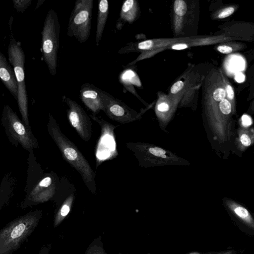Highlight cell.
<instances>
[{
  "instance_id": "obj_2",
  "label": "cell",
  "mask_w": 254,
  "mask_h": 254,
  "mask_svg": "<svg viewBox=\"0 0 254 254\" xmlns=\"http://www.w3.org/2000/svg\"><path fill=\"white\" fill-rule=\"evenodd\" d=\"M43 215L41 209L30 211L0 230V254H13L35 230Z\"/></svg>"
},
{
  "instance_id": "obj_9",
  "label": "cell",
  "mask_w": 254,
  "mask_h": 254,
  "mask_svg": "<svg viewBox=\"0 0 254 254\" xmlns=\"http://www.w3.org/2000/svg\"><path fill=\"white\" fill-rule=\"evenodd\" d=\"M63 101L67 106L66 115L69 122L80 138L88 141L92 134V123L84 109L75 101L64 95Z\"/></svg>"
},
{
  "instance_id": "obj_14",
  "label": "cell",
  "mask_w": 254,
  "mask_h": 254,
  "mask_svg": "<svg viewBox=\"0 0 254 254\" xmlns=\"http://www.w3.org/2000/svg\"><path fill=\"white\" fill-rule=\"evenodd\" d=\"M109 13V3L107 0H100L98 3L97 19L95 40L99 45Z\"/></svg>"
},
{
  "instance_id": "obj_22",
  "label": "cell",
  "mask_w": 254,
  "mask_h": 254,
  "mask_svg": "<svg viewBox=\"0 0 254 254\" xmlns=\"http://www.w3.org/2000/svg\"><path fill=\"white\" fill-rule=\"evenodd\" d=\"M225 95V90L222 88H218L214 91L213 97L215 101H221L224 99Z\"/></svg>"
},
{
  "instance_id": "obj_1",
  "label": "cell",
  "mask_w": 254,
  "mask_h": 254,
  "mask_svg": "<svg viewBox=\"0 0 254 254\" xmlns=\"http://www.w3.org/2000/svg\"><path fill=\"white\" fill-rule=\"evenodd\" d=\"M47 127L49 135L63 158L80 174L88 189L94 193L96 191L94 171L76 146L62 132L58 124L50 114Z\"/></svg>"
},
{
  "instance_id": "obj_33",
  "label": "cell",
  "mask_w": 254,
  "mask_h": 254,
  "mask_svg": "<svg viewBox=\"0 0 254 254\" xmlns=\"http://www.w3.org/2000/svg\"></svg>"
},
{
  "instance_id": "obj_16",
  "label": "cell",
  "mask_w": 254,
  "mask_h": 254,
  "mask_svg": "<svg viewBox=\"0 0 254 254\" xmlns=\"http://www.w3.org/2000/svg\"><path fill=\"white\" fill-rule=\"evenodd\" d=\"M227 205L240 218L246 222L252 227H254L253 218L251 214L246 208L232 201L228 202Z\"/></svg>"
},
{
  "instance_id": "obj_4",
  "label": "cell",
  "mask_w": 254,
  "mask_h": 254,
  "mask_svg": "<svg viewBox=\"0 0 254 254\" xmlns=\"http://www.w3.org/2000/svg\"><path fill=\"white\" fill-rule=\"evenodd\" d=\"M1 122L9 142L12 145L17 147L20 145L28 152L39 148L38 140L31 128L25 126L8 105L3 108Z\"/></svg>"
},
{
  "instance_id": "obj_11",
  "label": "cell",
  "mask_w": 254,
  "mask_h": 254,
  "mask_svg": "<svg viewBox=\"0 0 254 254\" xmlns=\"http://www.w3.org/2000/svg\"><path fill=\"white\" fill-rule=\"evenodd\" d=\"M139 7L136 0H125L121 6L119 18L115 28L116 32L122 30L127 24L134 22L138 17Z\"/></svg>"
},
{
  "instance_id": "obj_27",
  "label": "cell",
  "mask_w": 254,
  "mask_h": 254,
  "mask_svg": "<svg viewBox=\"0 0 254 254\" xmlns=\"http://www.w3.org/2000/svg\"><path fill=\"white\" fill-rule=\"evenodd\" d=\"M218 51L223 54H228L231 53L233 51L232 48L228 46L222 45L217 47Z\"/></svg>"
},
{
  "instance_id": "obj_24",
  "label": "cell",
  "mask_w": 254,
  "mask_h": 254,
  "mask_svg": "<svg viewBox=\"0 0 254 254\" xmlns=\"http://www.w3.org/2000/svg\"><path fill=\"white\" fill-rule=\"evenodd\" d=\"M234 8L233 7H229L223 9L218 15V18H224L231 15L234 12Z\"/></svg>"
},
{
  "instance_id": "obj_23",
  "label": "cell",
  "mask_w": 254,
  "mask_h": 254,
  "mask_svg": "<svg viewBox=\"0 0 254 254\" xmlns=\"http://www.w3.org/2000/svg\"><path fill=\"white\" fill-rule=\"evenodd\" d=\"M184 85V82L181 80L176 82L171 88V92L172 94H176L181 91Z\"/></svg>"
},
{
  "instance_id": "obj_26",
  "label": "cell",
  "mask_w": 254,
  "mask_h": 254,
  "mask_svg": "<svg viewBox=\"0 0 254 254\" xmlns=\"http://www.w3.org/2000/svg\"><path fill=\"white\" fill-rule=\"evenodd\" d=\"M242 125L245 127H249L252 124V120L251 117L246 114L242 117Z\"/></svg>"
},
{
  "instance_id": "obj_32",
  "label": "cell",
  "mask_w": 254,
  "mask_h": 254,
  "mask_svg": "<svg viewBox=\"0 0 254 254\" xmlns=\"http://www.w3.org/2000/svg\"><path fill=\"white\" fill-rule=\"evenodd\" d=\"M187 47L188 46L185 44H178L173 45L172 48L174 50H180L186 49Z\"/></svg>"
},
{
  "instance_id": "obj_19",
  "label": "cell",
  "mask_w": 254,
  "mask_h": 254,
  "mask_svg": "<svg viewBox=\"0 0 254 254\" xmlns=\"http://www.w3.org/2000/svg\"><path fill=\"white\" fill-rule=\"evenodd\" d=\"M147 149L149 153L154 156L163 158H167L168 157L166 155V151L163 149L157 147H150Z\"/></svg>"
},
{
  "instance_id": "obj_25",
  "label": "cell",
  "mask_w": 254,
  "mask_h": 254,
  "mask_svg": "<svg viewBox=\"0 0 254 254\" xmlns=\"http://www.w3.org/2000/svg\"><path fill=\"white\" fill-rule=\"evenodd\" d=\"M240 141L242 144L245 146H249L252 143L250 137L246 133H243L241 134L240 136Z\"/></svg>"
},
{
  "instance_id": "obj_5",
  "label": "cell",
  "mask_w": 254,
  "mask_h": 254,
  "mask_svg": "<svg viewBox=\"0 0 254 254\" xmlns=\"http://www.w3.org/2000/svg\"><path fill=\"white\" fill-rule=\"evenodd\" d=\"M9 61L13 67L17 85V103L22 117V121L26 127L31 128L29 124L27 94L25 82L24 64L25 55L21 44L15 39H11L8 46Z\"/></svg>"
},
{
  "instance_id": "obj_10",
  "label": "cell",
  "mask_w": 254,
  "mask_h": 254,
  "mask_svg": "<svg viewBox=\"0 0 254 254\" xmlns=\"http://www.w3.org/2000/svg\"><path fill=\"white\" fill-rule=\"evenodd\" d=\"M95 85L85 83L81 85L79 90L81 101L94 115L103 110L102 99Z\"/></svg>"
},
{
  "instance_id": "obj_17",
  "label": "cell",
  "mask_w": 254,
  "mask_h": 254,
  "mask_svg": "<svg viewBox=\"0 0 254 254\" xmlns=\"http://www.w3.org/2000/svg\"><path fill=\"white\" fill-rule=\"evenodd\" d=\"M84 254H107L103 248L102 237L100 235L91 242Z\"/></svg>"
},
{
  "instance_id": "obj_3",
  "label": "cell",
  "mask_w": 254,
  "mask_h": 254,
  "mask_svg": "<svg viewBox=\"0 0 254 254\" xmlns=\"http://www.w3.org/2000/svg\"><path fill=\"white\" fill-rule=\"evenodd\" d=\"M60 28L57 12L53 9H50L44 21L41 43L43 59L53 76L57 72Z\"/></svg>"
},
{
  "instance_id": "obj_28",
  "label": "cell",
  "mask_w": 254,
  "mask_h": 254,
  "mask_svg": "<svg viewBox=\"0 0 254 254\" xmlns=\"http://www.w3.org/2000/svg\"><path fill=\"white\" fill-rule=\"evenodd\" d=\"M169 109V107L168 104L165 102L160 103L157 106L158 110L161 112L168 111Z\"/></svg>"
},
{
  "instance_id": "obj_29",
  "label": "cell",
  "mask_w": 254,
  "mask_h": 254,
  "mask_svg": "<svg viewBox=\"0 0 254 254\" xmlns=\"http://www.w3.org/2000/svg\"><path fill=\"white\" fill-rule=\"evenodd\" d=\"M51 249V244L44 246L41 248L38 254H48Z\"/></svg>"
},
{
  "instance_id": "obj_31",
  "label": "cell",
  "mask_w": 254,
  "mask_h": 254,
  "mask_svg": "<svg viewBox=\"0 0 254 254\" xmlns=\"http://www.w3.org/2000/svg\"><path fill=\"white\" fill-rule=\"evenodd\" d=\"M235 78L237 82L241 83L245 80V75L242 73L239 72L236 75Z\"/></svg>"
},
{
  "instance_id": "obj_13",
  "label": "cell",
  "mask_w": 254,
  "mask_h": 254,
  "mask_svg": "<svg viewBox=\"0 0 254 254\" xmlns=\"http://www.w3.org/2000/svg\"><path fill=\"white\" fill-rule=\"evenodd\" d=\"M16 179L11 172L6 173L0 182V210L7 205L14 195Z\"/></svg>"
},
{
  "instance_id": "obj_6",
  "label": "cell",
  "mask_w": 254,
  "mask_h": 254,
  "mask_svg": "<svg viewBox=\"0 0 254 254\" xmlns=\"http://www.w3.org/2000/svg\"><path fill=\"white\" fill-rule=\"evenodd\" d=\"M56 190L55 177L52 173L44 174L42 170L26 180V194L19 207L25 209L48 201L54 197Z\"/></svg>"
},
{
  "instance_id": "obj_15",
  "label": "cell",
  "mask_w": 254,
  "mask_h": 254,
  "mask_svg": "<svg viewBox=\"0 0 254 254\" xmlns=\"http://www.w3.org/2000/svg\"><path fill=\"white\" fill-rule=\"evenodd\" d=\"M74 200V195H70L63 202L57 211L54 220V227H58L69 213Z\"/></svg>"
},
{
  "instance_id": "obj_20",
  "label": "cell",
  "mask_w": 254,
  "mask_h": 254,
  "mask_svg": "<svg viewBox=\"0 0 254 254\" xmlns=\"http://www.w3.org/2000/svg\"><path fill=\"white\" fill-rule=\"evenodd\" d=\"M219 108L223 114L228 115L231 112V104L227 99H224L219 103Z\"/></svg>"
},
{
  "instance_id": "obj_7",
  "label": "cell",
  "mask_w": 254,
  "mask_h": 254,
  "mask_svg": "<svg viewBox=\"0 0 254 254\" xmlns=\"http://www.w3.org/2000/svg\"><path fill=\"white\" fill-rule=\"evenodd\" d=\"M93 5V0H77L71 12L66 33L80 43L90 37Z\"/></svg>"
},
{
  "instance_id": "obj_21",
  "label": "cell",
  "mask_w": 254,
  "mask_h": 254,
  "mask_svg": "<svg viewBox=\"0 0 254 254\" xmlns=\"http://www.w3.org/2000/svg\"><path fill=\"white\" fill-rule=\"evenodd\" d=\"M14 6L18 11H23L30 4L31 0H13Z\"/></svg>"
},
{
  "instance_id": "obj_30",
  "label": "cell",
  "mask_w": 254,
  "mask_h": 254,
  "mask_svg": "<svg viewBox=\"0 0 254 254\" xmlns=\"http://www.w3.org/2000/svg\"><path fill=\"white\" fill-rule=\"evenodd\" d=\"M226 91L228 97L230 99H233L234 97V92L231 86L227 85L226 86Z\"/></svg>"
},
{
  "instance_id": "obj_12",
  "label": "cell",
  "mask_w": 254,
  "mask_h": 254,
  "mask_svg": "<svg viewBox=\"0 0 254 254\" xmlns=\"http://www.w3.org/2000/svg\"><path fill=\"white\" fill-rule=\"evenodd\" d=\"M0 80L17 101V85L13 68L0 51Z\"/></svg>"
},
{
  "instance_id": "obj_18",
  "label": "cell",
  "mask_w": 254,
  "mask_h": 254,
  "mask_svg": "<svg viewBox=\"0 0 254 254\" xmlns=\"http://www.w3.org/2000/svg\"><path fill=\"white\" fill-rule=\"evenodd\" d=\"M174 10L178 15H184L187 10L186 3L183 0H175L174 3Z\"/></svg>"
},
{
  "instance_id": "obj_8",
  "label": "cell",
  "mask_w": 254,
  "mask_h": 254,
  "mask_svg": "<svg viewBox=\"0 0 254 254\" xmlns=\"http://www.w3.org/2000/svg\"><path fill=\"white\" fill-rule=\"evenodd\" d=\"M103 104V110L112 120L125 124L139 119L140 115L121 100L98 87Z\"/></svg>"
}]
</instances>
